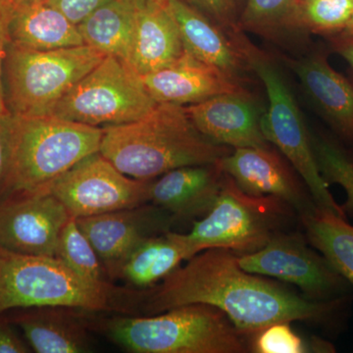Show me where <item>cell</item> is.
Returning a JSON list of instances; mask_svg holds the SVG:
<instances>
[{
	"label": "cell",
	"instance_id": "1",
	"mask_svg": "<svg viewBox=\"0 0 353 353\" xmlns=\"http://www.w3.org/2000/svg\"><path fill=\"white\" fill-rule=\"evenodd\" d=\"M347 296L314 301L243 270L238 254L208 248L188 260L150 292L145 310L158 314L188 304L220 309L243 334H256L272 324L305 321L326 324L340 313Z\"/></svg>",
	"mask_w": 353,
	"mask_h": 353
},
{
	"label": "cell",
	"instance_id": "2",
	"mask_svg": "<svg viewBox=\"0 0 353 353\" xmlns=\"http://www.w3.org/2000/svg\"><path fill=\"white\" fill-rule=\"evenodd\" d=\"M102 131L99 153L136 180L152 181L180 167L217 163L232 152L205 138L185 106L176 104L158 103L141 119Z\"/></svg>",
	"mask_w": 353,
	"mask_h": 353
},
{
	"label": "cell",
	"instance_id": "3",
	"mask_svg": "<svg viewBox=\"0 0 353 353\" xmlns=\"http://www.w3.org/2000/svg\"><path fill=\"white\" fill-rule=\"evenodd\" d=\"M102 134V128L54 115L10 114L8 161L0 190L2 201L48 189L72 167L99 152Z\"/></svg>",
	"mask_w": 353,
	"mask_h": 353
},
{
	"label": "cell",
	"instance_id": "4",
	"mask_svg": "<svg viewBox=\"0 0 353 353\" xmlns=\"http://www.w3.org/2000/svg\"><path fill=\"white\" fill-rule=\"evenodd\" d=\"M134 292L83 278L54 256L0 250V315L15 308L101 312L124 309Z\"/></svg>",
	"mask_w": 353,
	"mask_h": 353
},
{
	"label": "cell",
	"instance_id": "5",
	"mask_svg": "<svg viewBox=\"0 0 353 353\" xmlns=\"http://www.w3.org/2000/svg\"><path fill=\"white\" fill-rule=\"evenodd\" d=\"M132 353H243V334L220 309L188 304L148 317L115 316L99 325Z\"/></svg>",
	"mask_w": 353,
	"mask_h": 353
},
{
	"label": "cell",
	"instance_id": "6",
	"mask_svg": "<svg viewBox=\"0 0 353 353\" xmlns=\"http://www.w3.org/2000/svg\"><path fill=\"white\" fill-rule=\"evenodd\" d=\"M92 46L39 51L9 43L4 62V94L11 115H52L58 102L102 60Z\"/></svg>",
	"mask_w": 353,
	"mask_h": 353
},
{
	"label": "cell",
	"instance_id": "7",
	"mask_svg": "<svg viewBox=\"0 0 353 353\" xmlns=\"http://www.w3.org/2000/svg\"><path fill=\"white\" fill-rule=\"evenodd\" d=\"M246 59L259 77L268 97V108L261 118L262 132L297 172L318 208L347 218L330 192L318 166L312 134L299 111L294 94L279 70L246 41Z\"/></svg>",
	"mask_w": 353,
	"mask_h": 353
},
{
	"label": "cell",
	"instance_id": "8",
	"mask_svg": "<svg viewBox=\"0 0 353 353\" xmlns=\"http://www.w3.org/2000/svg\"><path fill=\"white\" fill-rule=\"evenodd\" d=\"M294 211L277 197L246 194L225 174L214 205L194 223L185 238L196 254L215 248L246 254L257 252L282 231Z\"/></svg>",
	"mask_w": 353,
	"mask_h": 353
},
{
	"label": "cell",
	"instance_id": "9",
	"mask_svg": "<svg viewBox=\"0 0 353 353\" xmlns=\"http://www.w3.org/2000/svg\"><path fill=\"white\" fill-rule=\"evenodd\" d=\"M157 104L131 65L108 55L64 95L52 115L105 128L141 119Z\"/></svg>",
	"mask_w": 353,
	"mask_h": 353
},
{
	"label": "cell",
	"instance_id": "10",
	"mask_svg": "<svg viewBox=\"0 0 353 353\" xmlns=\"http://www.w3.org/2000/svg\"><path fill=\"white\" fill-rule=\"evenodd\" d=\"M307 243L301 234L278 232L257 252L238 254L239 265L250 273L294 285L314 301L347 296V281Z\"/></svg>",
	"mask_w": 353,
	"mask_h": 353
},
{
	"label": "cell",
	"instance_id": "11",
	"mask_svg": "<svg viewBox=\"0 0 353 353\" xmlns=\"http://www.w3.org/2000/svg\"><path fill=\"white\" fill-rule=\"evenodd\" d=\"M152 181L125 175L97 152L72 167L48 189L77 219L148 203Z\"/></svg>",
	"mask_w": 353,
	"mask_h": 353
},
{
	"label": "cell",
	"instance_id": "12",
	"mask_svg": "<svg viewBox=\"0 0 353 353\" xmlns=\"http://www.w3.org/2000/svg\"><path fill=\"white\" fill-rule=\"evenodd\" d=\"M48 189L0 201V250L32 256H54L70 219Z\"/></svg>",
	"mask_w": 353,
	"mask_h": 353
},
{
	"label": "cell",
	"instance_id": "13",
	"mask_svg": "<svg viewBox=\"0 0 353 353\" xmlns=\"http://www.w3.org/2000/svg\"><path fill=\"white\" fill-rule=\"evenodd\" d=\"M76 221L94 246L108 278L137 245L170 231L175 222L167 211L152 203Z\"/></svg>",
	"mask_w": 353,
	"mask_h": 353
},
{
	"label": "cell",
	"instance_id": "14",
	"mask_svg": "<svg viewBox=\"0 0 353 353\" xmlns=\"http://www.w3.org/2000/svg\"><path fill=\"white\" fill-rule=\"evenodd\" d=\"M239 188L253 196H274L287 202L299 216L316 208L305 185L271 148H236L218 161Z\"/></svg>",
	"mask_w": 353,
	"mask_h": 353
},
{
	"label": "cell",
	"instance_id": "15",
	"mask_svg": "<svg viewBox=\"0 0 353 353\" xmlns=\"http://www.w3.org/2000/svg\"><path fill=\"white\" fill-rule=\"evenodd\" d=\"M194 127L217 145L236 148H267L261 128L263 111L245 90L216 95L185 106Z\"/></svg>",
	"mask_w": 353,
	"mask_h": 353
},
{
	"label": "cell",
	"instance_id": "16",
	"mask_svg": "<svg viewBox=\"0 0 353 353\" xmlns=\"http://www.w3.org/2000/svg\"><path fill=\"white\" fill-rule=\"evenodd\" d=\"M141 77L157 103L190 105L216 95L245 90L239 81L185 51L175 63Z\"/></svg>",
	"mask_w": 353,
	"mask_h": 353
},
{
	"label": "cell",
	"instance_id": "17",
	"mask_svg": "<svg viewBox=\"0 0 353 353\" xmlns=\"http://www.w3.org/2000/svg\"><path fill=\"white\" fill-rule=\"evenodd\" d=\"M306 97L333 131L353 141V83L330 64L324 51L290 60Z\"/></svg>",
	"mask_w": 353,
	"mask_h": 353
},
{
	"label": "cell",
	"instance_id": "18",
	"mask_svg": "<svg viewBox=\"0 0 353 353\" xmlns=\"http://www.w3.org/2000/svg\"><path fill=\"white\" fill-rule=\"evenodd\" d=\"M168 1L185 52L243 82V73L248 65L243 50V37L232 36L183 0Z\"/></svg>",
	"mask_w": 353,
	"mask_h": 353
},
{
	"label": "cell",
	"instance_id": "19",
	"mask_svg": "<svg viewBox=\"0 0 353 353\" xmlns=\"http://www.w3.org/2000/svg\"><path fill=\"white\" fill-rule=\"evenodd\" d=\"M224 179L218 162L180 167L152 181L150 202L175 221L205 216L219 196Z\"/></svg>",
	"mask_w": 353,
	"mask_h": 353
},
{
	"label": "cell",
	"instance_id": "20",
	"mask_svg": "<svg viewBox=\"0 0 353 353\" xmlns=\"http://www.w3.org/2000/svg\"><path fill=\"white\" fill-rule=\"evenodd\" d=\"M185 53L168 0H143L138 7L130 65L141 76L166 68Z\"/></svg>",
	"mask_w": 353,
	"mask_h": 353
},
{
	"label": "cell",
	"instance_id": "21",
	"mask_svg": "<svg viewBox=\"0 0 353 353\" xmlns=\"http://www.w3.org/2000/svg\"><path fill=\"white\" fill-rule=\"evenodd\" d=\"M9 43L26 50L46 51L83 46L78 26L44 0L13 4Z\"/></svg>",
	"mask_w": 353,
	"mask_h": 353
},
{
	"label": "cell",
	"instance_id": "22",
	"mask_svg": "<svg viewBox=\"0 0 353 353\" xmlns=\"http://www.w3.org/2000/svg\"><path fill=\"white\" fill-rule=\"evenodd\" d=\"M196 255L185 234L167 232L137 245L110 279H120L138 289L152 287L176 270L185 260Z\"/></svg>",
	"mask_w": 353,
	"mask_h": 353
},
{
	"label": "cell",
	"instance_id": "23",
	"mask_svg": "<svg viewBox=\"0 0 353 353\" xmlns=\"http://www.w3.org/2000/svg\"><path fill=\"white\" fill-rule=\"evenodd\" d=\"M16 322L32 350L38 353H83L90 352L87 326L68 308H37ZM72 310V309H71Z\"/></svg>",
	"mask_w": 353,
	"mask_h": 353
},
{
	"label": "cell",
	"instance_id": "24",
	"mask_svg": "<svg viewBox=\"0 0 353 353\" xmlns=\"http://www.w3.org/2000/svg\"><path fill=\"white\" fill-rule=\"evenodd\" d=\"M143 0H112L78 25L85 46L130 64L137 12Z\"/></svg>",
	"mask_w": 353,
	"mask_h": 353
},
{
	"label": "cell",
	"instance_id": "25",
	"mask_svg": "<svg viewBox=\"0 0 353 353\" xmlns=\"http://www.w3.org/2000/svg\"><path fill=\"white\" fill-rule=\"evenodd\" d=\"M309 245L353 287V226L347 218L317 206L301 215Z\"/></svg>",
	"mask_w": 353,
	"mask_h": 353
},
{
	"label": "cell",
	"instance_id": "26",
	"mask_svg": "<svg viewBox=\"0 0 353 353\" xmlns=\"http://www.w3.org/2000/svg\"><path fill=\"white\" fill-rule=\"evenodd\" d=\"M353 14V0H294L289 30L321 36H338Z\"/></svg>",
	"mask_w": 353,
	"mask_h": 353
},
{
	"label": "cell",
	"instance_id": "27",
	"mask_svg": "<svg viewBox=\"0 0 353 353\" xmlns=\"http://www.w3.org/2000/svg\"><path fill=\"white\" fill-rule=\"evenodd\" d=\"M69 268L83 278L94 282H108L105 269L94 246L77 224L76 218L70 217L58 240L57 255Z\"/></svg>",
	"mask_w": 353,
	"mask_h": 353
},
{
	"label": "cell",
	"instance_id": "28",
	"mask_svg": "<svg viewBox=\"0 0 353 353\" xmlns=\"http://www.w3.org/2000/svg\"><path fill=\"white\" fill-rule=\"evenodd\" d=\"M313 146L319 170L327 185H339L347 194L341 208L353 215V159L338 141L328 137L313 136Z\"/></svg>",
	"mask_w": 353,
	"mask_h": 353
},
{
	"label": "cell",
	"instance_id": "29",
	"mask_svg": "<svg viewBox=\"0 0 353 353\" xmlns=\"http://www.w3.org/2000/svg\"><path fill=\"white\" fill-rule=\"evenodd\" d=\"M253 350L259 353L336 352L334 345L322 339L304 340L290 322L275 323L255 334Z\"/></svg>",
	"mask_w": 353,
	"mask_h": 353
},
{
	"label": "cell",
	"instance_id": "30",
	"mask_svg": "<svg viewBox=\"0 0 353 353\" xmlns=\"http://www.w3.org/2000/svg\"><path fill=\"white\" fill-rule=\"evenodd\" d=\"M294 3V0H246L240 28L266 38H275L289 30Z\"/></svg>",
	"mask_w": 353,
	"mask_h": 353
},
{
	"label": "cell",
	"instance_id": "31",
	"mask_svg": "<svg viewBox=\"0 0 353 353\" xmlns=\"http://www.w3.org/2000/svg\"><path fill=\"white\" fill-rule=\"evenodd\" d=\"M188 1L201 12L205 13L225 31H232L234 36L240 34L239 27L234 26V0H188Z\"/></svg>",
	"mask_w": 353,
	"mask_h": 353
},
{
	"label": "cell",
	"instance_id": "32",
	"mask_svg": "<svg viewBox=\"0 0 353 353\" xmlns=\"http://www.w3.org/2000/svg\"><path fill=\"white\" fill-rule=\"evenodd\" d=\"M50 6L60 11L67 19L78 26L90 14L112 0H44Z\"/></svg>",
	"mask_w": 353,
	"mask_h": 353
},
{
	"label": "cell",
	"instance_id": "33",
	"mask_svg": "<svg viewBox=\"0 0 353 353\" xmlns=\"http://www.w3.org/2000/svg\"><path fill=\"white\" fill-rule=\"evenodd\" d=\"M13 3L10 0H0V113L8 112L4 94V62L9 44V21L12 13Z\"/></svg>",
	"mask_w": 353,
	"mask_h": 353
},
{
	"label": "cell",
	"instance_id": "34",
	"mask_svg": "<svg viewBox=\"0 0 353 353\" xmlns=\"http://www.w3.org/2000/svg\"><path fill=\"white\" fill-rule=\"evenodd\" d=\"M29 348L6 323L0 322V353H27Z\"/></svg>",
	"mask_w": 353,
	"mask_h": 353
},
{
	"label": "cell",
	"instance_id": "35",
	"mask_svg": "<svg viewBox=\"0 0 353 353\" xmlns=\"http://www.w3.org/2000/svg\"><path fill=\"white\" fill-rule=\"evenodd\" d=\"M10 113H0V190L6 176L8 161V134Z\"/></svg>",
	"mask_w": 353,
	"mask_h": 353
},
{
	"label": "cell",
	"instance_id": "36",
	"mask_svg": "<svg viewBox=\"0 0 353 353\" xmlns=\"http://www.w3.org/2000/svg\"><path fill=\"white\" fill-rule=\"evenodd\" d=\"M329 39L332 50L347 61L353 74V39L343 38L341 36L331 37Z\"/></svg>",
	"mask_w": 353,
	"mask_h": 353
},
{
	"label": "cell",
	"instance_id": "37",
	"mask_svg": "<svg viewBox=\"0 0 353 353\" xmlns=\"http://www.w3.org/2000/svg\"><path fill=\"white\" fill-rule=\"evenodd\" d=\"M338 36L343 37V38L353 39V14L343 31L340 34H338Z\"/></svg>",
	"mask_w": 353,
	"mask_h": 353
},
{
	"label": "cell",
	"instance_id": "38",
	"mask_svg": "<svg viewBox=\"0 0 353 353\" xmlns=\"http://www.w3.org/2000/svg\"><path fill=\"white\" fill-rule=\"evenodd\" d=\"M13 4L23 3V2L32 1V0H10Z\"/></svg>",
	"mask_w": 353,
	"mask_h": 353
},
{
	"label": "cell",
	"instance_id": "39",
	"mask_svg": "<svg viewBox=\"0 0 353 353\" xmlns=\"http://www.w3.org/2000/svg\"><path fill=\"white\" fill-rule=\"evenodd\" d=\"M352 150H350V155H352V159H353V141H352Z\"/></svg>",
	"mask_w": 353,
	"mask_h": 353
}]
</instances>
